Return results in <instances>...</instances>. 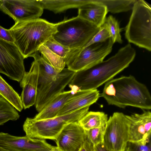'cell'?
Instances as JSON below:
<instances>
[{
  "instance_id": "cell-11",
  "label": "cell",
  "mask_w": 151,
  "mask_h": 151,
  "mask_svg": "<svg viewBox=\"0 0 151 151\" xmlns=\"http://www.w3.org/2000/svg\"><path fill=\"white\" fill-rule=\"evenodd\" d=\"M75 73L68 68H64L58 73L52 81L37 89L35 105L38 112L53 99L64 91L65 88L70 84Z\"/></svg>"
},
{
  "instance_id": "cell-10",
  "label": "cell",
  "mask_w": 151,
  "mask_h": 151,
  "mask_svg": "<svg viewBox=\"0 0 151 151\" xmlns=\"http://www.w3.org/2000/svg\"><path fill=\"white\" fill-rule=\"evenodd\" d=\"M43 10L39 0H0V10L15 22L40 18Z\"/></svg>"
},
{
  "instance_id": "cell-20",
  "label": "cell",
  "mask_w": 151,
  "mask_h": 151,
  "mask_svg": "<svg viewBox=\"0 0 151 151\" xmlns=\"http://www.w3.org/2000/svg\"><path fill=\"white\" fill-rule=\"evenodd\" d=\"M43 9L55 13L63 12L72 8L78 9L88 3L89 0H39Z\"/></svg>"
},
{
  "instance_id": "cell-29",
  "label": "cell",
  "mask_w": 151,
  "mask_h": 151,
  "mask_svg": "<svg viewBox=\"0 0 151 151\" xmlns=\"http://www.w3.org/2000/svg\"><path fill=\"white\" fill-rule=\"evenodd\" d=\"M111 38V35L106 24H104L100 27L98 31L90 41L83 47H85L94 43L104 42Z\"/></svg>"
},
{
  "instance_id": "cell-33",
  "label": "cell",
  "mask_w": 151,
  "mask_h": 151,
  "mask_svg": "<svg viewBox=\"0 0 151 151\" xmlns=\"http://www.w3.org/2000/svg\"><path fill=\"white\" fill-rule=\"evenodd\" d=\"M93 151H112L109 150L103 143H100L93 147Z\"/></svg>"
},
{
  "instance_id": "cell-9",
  "label": "cell",
  "mask_w": 151,
  "mask_h": 151,
  "mask_svg": "<svg viewBox=\"0 0 151 151\" xmlns=\"http://www.w3.org/2000/svg\"><path fill=\"white\" fill-rule=\"evenodd\" d=\"M24 59L14 43L0 39V73L20 82L25 72Z\"/></svg>"
},
{
  "instance_id": "cell-14",
  "label": "cell",
  "mask_w": 151,
  "mask_h": 151,
  "mask_svg": "<svg viewBox=\"0 0 151 151\" xmlns=\"http://www.w3.org/2000/svg\"><path fill=\"white\" fill-rule=\"evenodd\" d=\"M86 138L84 130L78 122L66 125L55 141L62 151H79Z\"/></svg>"
},
{
  "instance_id": "cell-16",
  "label": "cell",
  "mask_w": 151,
  "mask_h": 151,
  "mask_svg": "<svg viewBox=\"0 0 151 151\" xmlns=\"http://www.w3.org/2000/svg\"><path fill=\"white\" fill-rule=\"evenodd\" d=\"M100 96L97 89L91 90H78L59 111L57 116L67 114L96 103Z\"/></svg>"
},
{
  "instance_id": "cell-4",
  "label": "cell",
  "mask_w": 151,
  "mask_h": 151,
  "mask_svg": "<svg viewBox=\"0 0 151 151\" xmlns=\"http://www.w3.org/2000/svg\"><path fill=\"white\" fill-rule=\"evenodd\" d=\"M56 25L57 32L53 35V37L70 49L82 48L100 28L78 16L64 19Z\"/></svg>"
},
{
  "instance_id": "cell-25",
  "label": "cell",
  "mask_w": 151,
  "mask_h": 151,
  "mask_svg": "<svg viewBox=\"0 0 151 151\" xmlns=\"http://www.w3.org/2000/svg\"><path fill=\"white\" fill-rule=\"evenodd\" d=\"M18 112L7 101L0 97V126L9 121H16L19 118Z\"/></svg>"
},
{
  "instance_id": "cell-21",
  "label": "cell",
  "mask_w": 151,
  "mask_h": 151,
  "mask_svg": "<svg viewBox=\"0 0 151 151\" xmlns=\"http://www.w3.org/2000/svg\"><path fill=\"white\" fill-rule=\"evenodd\" d=\"M108 119L104 112L88 111L78 122L84 130H88L105 125Z\"/></svg>"
},
{
  "instance_id": "cell-12",
  "label": "cell",
  "mask_w": 151,
  "mask_h": 151,
  "mask_svg": "<svg viewBox=\"0 0 151 151\" xmlns=\"http://www.w3.org/2000/svg\"><path fill=\"white\" fill-rule=\"evenodd\" d=\"M0 146L9 151H49L54 146L44 139L0 132Z\"/></svg>"
},
{
  "instance_id": "cell-18",
  "label": "cell",
  "mask_w": 151,
  "mask_h": 151,
  "mask_svg": "<svg viewBox=\"0 0 151 151\" xmlns=\"http://www.w3.org/2000/svg\"><path fill=\"white\" fill-rule=\"evenodd\" d=\"M70 88V90L64 91L56 96L38 112L34 118L39 120L57 116L59 111L78 90L73 87Z\"/></svg>"
},
{
  "instance_id": "cell-36",
  "label": "cell",
  "mask_w": 151,
  "mask_h": 151,
  "mask_svg": "<svg viewBox=\"0 0 151 151\" xmlns=\"http://www.w3.org/2000/svg\"><path fill=\"white\" fill-rule=\"evenodd\" d=\"M124 151V150H121V151Z\"/></svg>"
},
{
  "instance_id": "cell-19",
  "label": "cell",
  "mask_w": 151,
  "mask_h": 151,
  "mask_svg": "<svg viewBox=\"0 0 151 151\" xmlns=\"http://www.w3.org/2000/svg\"><path fill=\"white\" fill-rule=\"evenodd\" d=\"M37 61L39 67L38 89L50 82L54 80L58 73L53 67L37 51L31 55Z\"/></svg>"
},
{
  "instance_id": "cell-24",
  "label": "cell",
  "mask_w": 151,
  "mask_h": 151,
  "mask_svg": "<svg viewBox=\"0 0 151 151\" xmlns=\"http://www.w3.org/2000/svg\"><path fill=\"white\" fill-rule=\"evenodd\" d=\"M38 52H40L44 59L59 73L65 68L66 65L65 60L50 50L44 45L39 48Z\"/></svg>"
},
{
  "instance_id": "cell-22",
  "label": "cell",
  "mask_w": 151,
  "mask_h": 151,
  "mask_svg": "<svg viewBox=\"0 0 151 151\" xmlns=\"http://www.w3.org/2000/svg\"><path fill=\"white\" fill-rule=\"evenodd\" d=\"M0 97L19 112L23 107L20 96L0 75Z\"/></svg>"
},
{
  "instance_id": "cell-6",
  "label": "cell",
  "mask_w": 151,
  "mask_h": 151,
  "mask_svg": "<svg viewBox=\"0 0 151 151\" xmlns=\"http://www.w3.org/2000/svg\"><path fill=\"white\" fill-rule=\"evenodd\" d=\"M125 36L129 43L151 51V6L146 1L137 0L133 4Z\"/></svg>"
},
{
  "instance_id": "cell-32",
  "label": "cell",
  "mask_w": 151,
  "mask_h": 151,
  "mask_svg": "<svg viewBox=\"0 0 151 151\" xmlns=\"http://www.w3.org/2000/svg\"><path fill=\"white\" fill-rule=\"evenodd\" d=\"M79 151H93L92 145L86 137Z\"/></svg>"
},
{
  "instance_id": "cell-34",
  "label": "cell",
  "mask_w": 151,
  "mask_h": 151,
  "mask_svg": "<svg viewBox=\"0 0 151 151\" xmlns=\"http://www.w3.org/2000/svg\"><path fill=\"white\" fill-rule=\"evenodd\" d=\"M49 151H62L57 146L54 147Z\"/></svg>"
},
{
  "instance_id": "cell-27",
  "label": "cell",
  "mask_w": 151,
  "mask_h": 151,
  "mask_svg": "<svg viewBox=\"0 0 151 151\" xmlns=\"http://www.w3.org/2000/svg\"><path fill=\"white\" fill-rule=\"evenodd\" d=\"M104 23L108 27L114 44L116 42L122 43L123 41L120 34L122 29L120 28L118 21L112 15H110L106 18Z\"/></svg>"
},
{
  "instance_id": "cell-26",
  "label": "cell",
  "mask_w": 151,
  "mask_h": 151,
  "mask_svg": "<svg viewBox=\"0 0 151 151\" xmlns=\"http://www.w3.org/2000/svg\"><path fill=\"white\" fill-rule=\"evenodd\" d=\"M54 52L63 58L65 63L77 49H70L62 45L53 37L43 44Z\"/></svg>"
},
{
  "instance_id": "cell-17",
  "label": "cell",
  "mask_w": 151,
  "mask_h": 151,
  "mask_svg": "<svg viewBox=\"0 0 151 151\" xmlns=\"http://www.w3.org/2000/svg\"><path fill=\"white\" fill-rule=\"evenodd\" d=\"M108 12L106 7L95 0H89V2L78 8V15L100 27L105 21Z\"/></svg>"
},
{
  "instance_id": "cell-35",
  "label": "cell",
  "mask_w": 151,
  "mask_h": 151,
  "mask_svg": "<svg viewBox=\"0 0 151 151\" xmlns=\"http://www.w3.org/2000/svg\"><path fill=\"white\" fill-rule=\"evenodd\" d=\"M0 151H9L0 146Z\"/></svg>"
},
{
  "instance_id": "cell-13",
  "label": "cell",
  "mask_w": 151,
  "mask_h": 151,
  "mask_svg": "<svg viewBox=\"0 0 151 151\" xmlns=\"http://www.w3.org/2000/svg\"><path fill=\"white\" fill-rule=\"evenodd\" d=\"M129 120L128 141L148 142L150 141L151 112L143 110L141 114L126 115Z\"/></svg>"
},
{
  "instance_id": "cell-15",
  "label": "cell",
  "mask_w": 151,
  "mask_h": 151,
  "mask_svg": "<svg viewBox=\"0 0 151 151\" xmlns=\"http://www.w3.org/2000/svg\"><path fill=\"white\" fill-rule=\"evenodd\" d=\"M39 67L34 59L28 72H25L20 82L22 90L20 96L23 108H29L35 105L37 95Z\"/></svg>"
},
{
  "instance_id": "cell-1",
  "label": "cell",
  "mask_w": 151,
  "mask_h": 151,
  "mask_svg": "<svg viewBox=\"0 0 151 151\" xmlns=\"http://www.w3.org/2000/svg\"><path fill=\"white\" fill-rule=\"evenodd\" d=\"M136 55L135 50L128 43L107 60L76 72L69 85L82 90L97 89L128 67Z\"/></svg>"
},
{
  "instance_id": "cell-7",
  "label": "cell",
  "mask_w": 151,
  "mask_h": 151,
  "mask_svg": "<svg viewBox=\"0 0 151 151\" xmlns=\"http://www.w3.org/2000/svg\"><path fill=\"white\" fill-rule=\"evenodd\" d=\"M114 44L111 38L77 49L66 62L68 68L75 72L92 67L103 60L112 51Z\"/></svg>"
},
{
  "instance_id": "cell-28",
  "label": "cell",
  "mask_w": 151,
  "mask_h": 151,
  "mask_svg": "<svg viewBox=\"0 0 151 151\" xmlns=\"http://www.w3.org/2000/svg\"><path fill=\"white\" fill-rule=\"evenodd\" d=\"M106 125L88 130H84L87 139L93 147L103 142Z\"/></svg>"
},
{
  "instance_id": "cell-23",
  "label": "cell",
  "mask_w": 151,
  "mask_h": 151,
  "mask_svg": "<svg viewBox=\"0 0 151 151\" xmlns=\"http://www.w3.org/2000/svg\"><path fill=\"white\" fill-rule=\"evenodd\" d=\"M106 6L108 12L115 14L126 12L132 9L137 0H95Z\"/></svg>"
},
{
  "instance_id": "cell-31",
  "label": "cell",
  "mask_w": 151,
  "mask_h": 151,
  "mask_svg": "<svg viewBox=\"0 0 151 151\" xmlns=\"http://www.w3.org/2000/svg\"><path fill=\"white\" fill-rule=\"evenodd\" d=\"M0 39L14 43V40L9 29H6L0 25Z\"/></svg>"
},
{
  "instance_id": "cell-8",
  "label": "cell",
  "mask_w": 151,
  "mask_h": 151,
  "mask_svg": "<svg viewBox=\"0 0 151 151\" xmlns=\"http://www.w3.org/2000/svg\"><path fill=\"white\" fill-rule=\"evenodd\" d=\"M129 120L126 115L115 112L106 125L103 143L109 150L120 151L128 141Z\"/></svg>"
},
{
  "instance_id": "cell-2",
  "label": "cell",
  "mask_w": 151,
  "mask_h": 151,
  "mask_svg": "<svg viewBox=\"0 0 151 151\" xmlns=\"http://www.w3.org/2000/svg\"><path fill=\"white\" fill-rule=\"evenodd\" d=\"M100 96L108 104L120 108L131 106L143 110L151 109L148 89L131 75L113 78L106 83Z\"/></svg>"
},
{
  "instance_id": "cell-5",
  "label": "cell",
  "mask_w": 151,
  "mask_h": 151,
  "mask_svg": "<svg viewBox=\"0 0 151 151\" xmlns=\"http://www.w3.org/2000/svg\"><path fill=\"white\" fill-rule=\"evenodd\" d=\"M88 106L71 113L45 119L27 118L23 126L26 136L32 138L55 141L63 128L68 124L78 122L88 111Z\"/></svg>"
},
{
  "instance_id": "cell-30",
  "label": "cell",
  "mask_w": 151,
  "mask_h": 151,
  "mask_svg": "<svg viewBox=\"0 0 151 151\" xmlns=\"http://www.w3.org/2000/svg\"><path fill=\"white\" fill-rule=\"evenodd\" d=\"M124 151H151L150 141L148 142L128 141Z\"/></svg>"
},
{
  "instance_id": "cell-3",
  "label": "cell",
  "mask_w": 151,
  "mask_h": 151,
  "mask_svg": "<svg viewBox=\"0 0 151 151\" xmlns=\"http://www.w3.org/2000/svg\"><path fill=\"white\" fill-rule=\"evenodd\" d=\"M9 29L24 59L38 51L57 32L56 23L40 18L15 22Z\"/></svg>"
}]
</instances>
